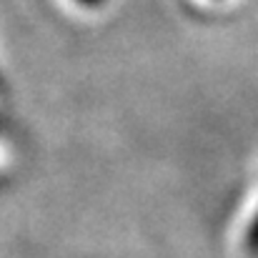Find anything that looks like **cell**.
Listing matches in <instances>:
<instances>
[{
	"label": "cell",
	"instance_id": "6da1fadb",
	"mask_svg": "<svg viewBox=\"0 0 258 258\" xmlns=\"http://www.w3.org/2000/svg\"><path fill=\"white\" fill-rule=\"evenodd\" d=\"M76 3H81L83 8H100L105 0H76Z\"/></svg>",
	"mask_w": 258,
	"mask_h": 258
}]
</instances>
